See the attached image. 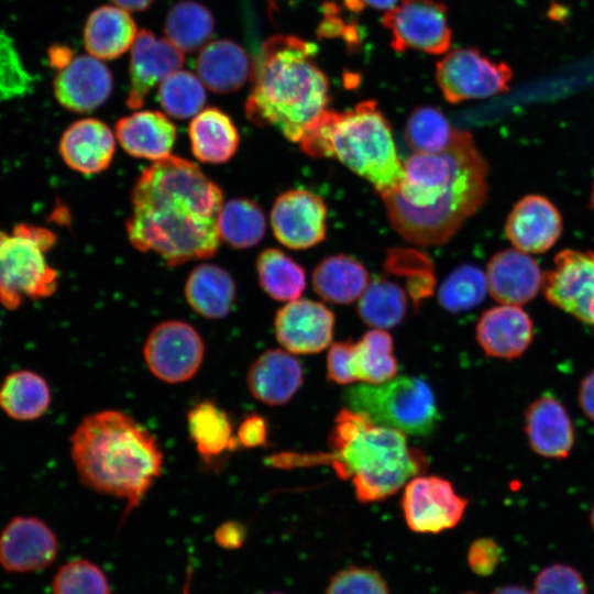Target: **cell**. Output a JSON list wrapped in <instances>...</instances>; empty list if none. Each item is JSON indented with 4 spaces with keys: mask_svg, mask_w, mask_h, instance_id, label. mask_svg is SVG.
Segmentation results:
<instances>
[{
    "mask_svg": "<svg viewBox=\"0 0 594 594\" xmlns=\"http://www.w3.org/2000/svg\"><path fill=\"white\" fill-rule=\"evenodd\" d=\"M113 79L110 69L91 55H77L64 69L56 72L53 91L65 109L86 113L96 110L110 97Z\"/></svg>",
    "mask_w": 594,
    "mask_h": 594,
    "instance_id": "obj_18",
    "label": "cell"
},
{
    "mask_svg": "<svg viewBox=\"0 0 594 594\" xmlns=\"http://www.w3.org/2000/svg\"><path fill=\"white\" fill-rule=\"evenodd\" d=\"M578 402L584 415L594 421V369L580 382Z\"/></svg>",
    "mask_w": 594,
    "mask_h": 594,
    "instance_id": "obj_50",
    "label": "cell"
},
{
    "mask_svg": "<svg viewBox=\"0 0 594 594\" xmlns=\"http://www.w3.org/2000/svg\"><path fill=\"white\" fill-rule=\"evenodd\" d=\"M184 52L167 38H157L148 30H141L131 48L130 85L125 105L141 108L150 91L184 65Z\"/></svg>",
    "mask_w": 594,
    "mask_h": 594,
    "instance_id": "obj_17",
    "label": "cell"
},
{
    "mask_svg": "<svg viewBox=\"0 0 594 594\" xmlns=\"http://www.w3.org/2000/svg\"><path fill=\"white\" fill-rule=\"evenodd\" d=\"M266 3H267V8L270 10V13L273 12V11H276V0H266Z\"/></svg>",
    "mask_w": 594,
    "mask_h": 594,
    "instance_id": "obj_55",
    "label": "cell"
},
{
    "mask_svg": "<svg viewBox=\"0 0 594 594\" xmlns=\"http://www.w3.org/2000/svg\"><path fill=\"white\" fill-rule=\"evenodd\" d=\"M590 206L594 210V184L592 186L591 196H590Z\"/></svg>",
    "mask_w": 594,
    "mask_h": 594,
    "instance_id": "obj_56",
    "label": "cell"
},
{
    "mask_svg": "<svg viewBox=\"0 0 594 594\" xmlns=\"http://www.w3.org/2000/svg\"><path fill=\"white\" fill-rule=\"evenodd\" d=\"M457 132L439 109L421 106L409 114L405 139L414 153H439L451 144Z\"/></svg>",
    "mask_w": 594,
    "mask_h": 594,
    "instance_id": "obj_38",
    "label": "cell"
},
{
    "mask_svg": "<svg viewBox=\"0 0 594 594\" xmlns=\"http://www.w3.org/2000/svg\"><path fill=\"white\" fill-rule=\"evenodd\" d=\"M59 154L65 164L81 174L103 172L112 162L116 139L102 121L85 118L72 123L63 133Z\"/></svg>",
    "mask_w": 594,
    "mask_h": 594,
    "instance_id": "obj_23",
    "label": "cell"
},
{
    "mask_svg": "<svg viewBox=\"0 0 594 594\" xmlns=\"http://www.w3.org/2000/svg\"><path fill=\"white\" fill-rule=\"evenodd\" d=\"M316 52L312 43L294 35H273L262 44L244 107L252 123L300 141L329 103V81L314 61Z\"/></svg>",
    "mask_w": 594,
    "mask_h": 594,
    "instance_id": "obj_4",
    "label": "cell"
},
{
    "mask_svg": "<svg viewBox=\"0 0 594 594\" xmlns=\"http://www.w3.org/2000/svg\"><path fill=\"white\" fill-rule=\"evenodd\" d=\"M532 594H587L582 574L572 565L554 563L535 578Z\"/></svg>",
    "mask_w": 594,
    "mask_h": 594,
    "instance_id": "obj_45",
    "label": "cell"
},
{
    "mask_svg": "<svg viewBox=\"0 0 594 594\" xmlns=\"http://www.w3.org/2000/svg\"><path fill=\"white\" fill-rule=\"evenodd\" d=\"M237 296V286L224 268L213 264L196 266L185 284L188 305L207 319H221L229 315Z\"/></svg>",
    "mask_w": 594,
    "mask_h": 594,
    "instance_id": "obj_29",
    "label": "cell"
},
{
    "mask_svg": "<svg viewBox=\"0 0 594 594\" xmlns=\"http://www.w3.org/2000/svg\"><path fill=\"white\" fill-rule=\"evenodd\" d=\"M52 594H110L103 571L86 559L63 564L52 580Z\"/></svg>",
    "mask_w": 594,
    "mask_h": 594,
    "instance_id": "obj_42",
    "label": "cell"
},
{
    "mask_svg": "<svg viewBox=\"0 0 594 594\" xmlns=\"http://www.w3.org/2000/svg\"><path fill=\"white\" fill-rule=\"evenodd\" d=\"M204 86L193 73L176 70L158 85L157 99L168 116L187 119L204 109L206 103Z\"/></svg>",
    "mask_w": 594,
    "mask_h": 594,
    "instance_id": "obj_40",
    "label": "cell"
},
{
    "mask_svg": "<svg viewBox=\"0 0 594 594\" xmlns=\"http://www.w3.org/2000/svg\"><path fill=\"white\" fill-rule=\"evenodd\" d=\"M56 243L48 229L19 223L11 233L0 230V304L18 309L24 299L52 296L58 285V273L46 261L45 253Z\"/></svg>",
    "mask_w": 594,
    "mask_h": 594,
    "instance_id": "obj_7",
    "label": "cell"
},
{
    "mask_svg": "<svg viewBox=\"0 0 594 594\" xmlns=\"http://www.w3.org/2000/svg\"><path fill=\"white\" fill-rule=\"evenodd\" d=\"M491 594H532L520 585L507 584L496 587Z\"/></svg>",
    "mask_w": 594,
    "mask_h": 594,
    "instance_id": "obj_54",
    "label": "cell"
},
{
    "mask_svg": "<svg viewBox=\"0 0 594 594\" xmlns=\"http://www.w3.org/2000/svg\"><path fill=\"white\" fill-rule=\"evenodd\" d=\"M590 522H591L592 529L594 531V503H593L591 514H590Z\"/></svg>",
    "mask_w": 594,
    "mask_h": 594,
    "instance_id": "obj_57",
    "label": "cell"
},
{
    "mask_svg": "<svg viewBox=\"0 0 594 594\" xmlns=\"http://www.w3.org/2000/svg\"><path fill=\"white\" fill-rule=\"evenodd\" d=\"M213 28L209 9L193 0L174 4L164 22L166 38L183 52L200 48L210 38Z\"/></svg>",
    "mask_w": 594,
    "mask_h": 594,
    "instance_id": "obj_36",
    "label": "cell"
},
{
    "mask_svg": "<svg viewBox=\"0 0 594 594\" xmlns=\"http://www.w3.org/2000/svg\"><path fill=\"white\" fill-rule=\"evenodd\" d=\"M75 56L74 51L64 44H54L47 50L48 65L56 72L68 66Z\"/></svg>",
    "mask_w": 594,
    "mask_h": 594,
    "instance_id": "obj_51",
    "label": "cell"
},
{
    "mask_svg": "<svg viewBox=\"0 0 594 594\" xmlns=\"http://www.w3.org/2000/svg\"><path fill=\"white\" fill-rule=\"evenodd\" d=\"M222 240L235 249L256 245L264 237L266 219L262 208L253 200L234 198L224 202L218 217Z\"/></svg>",
    "mask_w": 594,
    "mask_h": 594,
    "instance_id": "obj_37",
    "label": "cell"
},
{
    "mask_svg": "<svg viewBox=\"0 0 594 594\" xmlns=\"http://www.w3.org/2000/svg\"><path fill=\"white\" fill-rule=\"evenodd\" d=\"M562 217L544 196L526 195L510 210L505 233L513 246L528 254L548 251L562 233Z\"/></svg>",
    "mask_w": 594,
    "mask_h": 594,
    "instance_id": "obj_19",
    "label": "cell"
},
{
    "mask_svg": "<svg viewBox=\"0 0 594 594\" xmlns=\"http://www.w3.org/2000/svg\"><path fill=\"white\" fill-rule=\"evenodd\" d=\"M235 437L238 443L246 449H254L266 443L268 438V424L258 414H250L238 426Z\"/></svg>",
    "mask_w": 594,
    "mask_h": 594,
    "instance_id": "obj_48",
    "label": "cell"
},
{
    "mask_svg": "<svg viewBox=\"0 0 594 594\" xmlns=\"http://www.w3.org/2000/svg\"><path fill=\"white\" fill-rule=\"evenodd\" d=\"M491 296L504 305L521 306L542 289L544 273L528 253L506 249L494 254L486 267Z\"/></svg>",
    "mask_w": 594,
    "mask_h": 594,
    "instance_id": "obj_21",
    "label": "cell"
},
{
    "mask_svg": "<svg viewBox=\"0 0 594 594\" xmlns=\"http://www.w3.org/2000/svg\"><path fill=\"white\" fill-rule=\"evenodd\" d=\"M354 343L351 341L334 342L330 345L327 354V377L340 385L354 382L350 370V361Z\"/></svg>",
    "mask_w": 594,
    "mask_h": 594,
    "instance_id": "obj_47",
    "label": "cell"
},
{
    "mask_svg": "<svg viewBox=\"0 0 594 594\" xmlns=\"http://www.w3.org/2000/svg\"><path fill=\"white\" fill-rule=\"evenodd\" d=\"M337 474L351 479L356 499L374 503L394 495L426 466L405 433L375 424L362 413L342 408L329 437Z\"/></svg>",
    "mask_w": 594,
    "mask_h": 594,
    "instance_id": "obj_5",
    "label": "cell"
},
{
    "mask_svg": "<svg viewBox=\"0 0 594 594\" xmlns=\"http://www.w3.org/2000/svg\"><path fill=\"white\" fill-rule=\"evenodd\" d=\"M187 427L198 454L206 461L239 446L229 415L212 400H200L189 409Z\"/></svg>",
    "mask_w": 594,
    "mask_h": 594,
    "instance_id": "obj_31",
    "label": "cell"
},
{
    "mask_svg": "<svg viewBox=\"0 0 594 594\" xmlns=\"http://www.w3.org/2000/svg\"><path fill=\"white\" fill-rule=\"evenodd\" d=\"M488 292L485 273L475 265L463 264L452 271L438 290L439 304L450 312L479 306Z\"/></svg>",
    "mask_w": 594,
    "mask_h": 594,
    "instance_id": "obj_39",
    "label": "cell"
},
{
    "mask_svg": "<svg viewBox=\"0 0 594 594\" xmlns=\"http://www.w3.org/2000/svg\"><path fill=\"white\" fill-rule=\"evenodd\" d=\"M220 187L194 162L167 156L143 169L131 191L130 243L168 265L211 257L220 246Z\"/></svg>",
    "mask_w": 594,
    "mask_h": 594,
    "instance_id": "obj_1",
    "label": "cell"
},
{
    "mask_svg": "<svg viewBox=\"0 0 594 594\" xmlns=\"http://www.w3.org/2000/svg\"><path fill=\"white\" fill-rule=\"evenodd\" d=\"M542 290L554 307L594 328V251L565 249L544 273Z\"/></svg>",
    "mask_w": 594,
    "mask_h": 594,
    "instance_id": "obj_13",
    "label": "cell"
},
{
    "mask_svg": "<svg viewBox=\"0 0 594 594\" xmlns=\"http://www.w3.org/2000/svg\"><path fill=\"white\" fill-rule=\"evenodd\" d=\"M397 369L393 338L387 331L370 330L354 343L350 370L355 381L380 384L393 378Z\"/></svg>",
    "mask_w": 594,
    "mask_h": 594,
    "instance_id": "obj_33",
    "label": "cell"
},
{
    "mask_svg": "<svg viewBox=\"0 0 594 594\" xmlns=\"http://www.w3.org/2000/svg\"><path fill=\"white\" fill-rule=\"evenodd\" d=\"M263 594H285V593H282V592H270V593H263Z\"/></svg>",
    "mask_w": 594,
    "mask_h": 594,
    "instance_id": "obj_58",
    "label": "cell"
},
{
    "mask_svg": "<svg viewBox=\"0 0 594 594\" xmlns=\"http://www.w3.org/2000/svg\"><path fill=\"white\" fill-rule=\"evenodd\" d=\"M400 0H345L348 7L352 10H361L364 6L380 10H391L399 3Z\"/></svg>",
    "mask_w": 594,
    "mask_h": 594,
    "instance_id": "obj_52",
    "label": "cell"
},
{
    "mask_svg": "<svg viewBox=\"0 0 594 594\" xmlns=\"http://www.w3.org/2000/svg\"><path fill=\"white\" fill-rule=\"evenodd\" d=\"M33 78L20 59L12 38L0 32V100L23 97L31 91Z\"/></svg>",
    "mask_w": 594,
    "mask_h": 594,
    "instance_id": "obj_43",
    "label": "cell"
},
{
    "mask_svg": "<svg viewBox=\"0 0 594 594\" xmlns=\"http://www.w3.org/2000/svg\"><path fill=\"white\" fill-rule=\"evenodd\" d=\"M176 132L175 124L154 110L136 111L116 124V138L129 155L154 162L170 155Z\"/></svg>",
    "mask_w": 594,
    "mask_h": 594,
    "instance_id": "obj_25",
    "label": "cell"
},
{
    "mask_svg": "<svg viewBox=\"0 0 594 594\" xmlns=\"http://www.w3.org/2000/svg\"><path fill=\"white\" fill-rule=\"evenodd\" d=\"M343 399L348 408L375 424L403 433L426 437L438 422L439 411L430 386L416 376H398L380 384L349 387Z\"/></svg>",
    "mask_w": 594,
    "mask_h": 594,
    "instance_id": "obj_8",
    "label": "cell"
},
{
    "mask_svg": "<svg viewBox=\"0 0 594 594\" xmlns=\"http://www.w3.org/2000/svg\"><path fill=\"white\" fill-rule=\"evenodd\" d=\"M138 29L128 11L116 6H101L88 16L84 26V44L98 59H114L134 43Z\"/></svg>",
    "mask_w": 594,
    "mask_h": 594,
    "instance_id": "obj_27",
    "label": "cell"
},
{
    "mask_svg": "<svg viewBox=\"0 0 594 594\" xmlns=\"http://www.w3.org/2000/svg\"><path fill=\"white\" fill-rule=\"evenodd\" d=\"M463 594H476V593H473V592H466V593H463Z\"/></svg>",
    "mask_w": 594,
    "mask_h": 594,
    "instance_id": "obj_59",
    "label": "cell"
},
{
    "mask_svg": "<svg viewBox=\"0 0 594 594\" xmlns=\"http://www.w3.org/2000/svg\"><path fill=\"white\" fill-rule=\"evenodd\" d=\"M369 274L356 258L338 254L326 257L315 268V292L332 304H350L359 299L366 285Z\"/></svg>",
    "mask_w": 594,
    "mask_h": 594,
    "instance_id": "obj_32",
    "label": "cell"
},
{
    "mask_svg": "<svg viewBox=\"0 0 594 594\" xmlns=\"http://www.w3.org/2000/svg\"><path fill=\"white\" fill-rule=\"evenodd\" d=\"M395 51L446 53L451 44L447 8L432 0H400L383 16Z\"/></svg>",
    "mask_w": 594,
    "mask_h": 594,
    "instance_id": "obj_12",
    "label": "cell"
},
{
    "mask_svg": "<svg viewBox=\"0 0 594 594\" xmlns=\"http://www.w3.org/2000/svg\"><path fill=\"white\" fill-rule=\"evenodd\" d=\"M502 553L501 546L493 538H477L468 549V565L476 575L488 576L497 569Z\"/></svg>",
    "mask_w": 594,
    "mask_h": 594,
    "instance_id": "obj_46",
    "label": "cell"
},
{
    "mask_svg": "<svg viewBox=\"0 0 594 594\" xmlns=\"http://www.w3.org/2000/svg\"><path fill=\"white\" fill-rule=\"evenodd\" d=\"M304 382L302 366L293 353L272 349L263 352L251 364L246 386L258 402L270 406L288 403Z\"/></svg>",
    "mask_w": 594,
    "mask_h": 594,
    "instance_id": "obj_24",
    "label": "cell"
},
{
    "mask_svg": "<svg viewBox=\"0 0 594 594\" xmlns=\"http://www.w3.org/2000/svg\"><path fill=\"white\" fill-rule=\"evenodd\" d=\"M385 268L406 277L407 290L415 307L433 293L436 282L432 264L424 253L415 249H392Z\"/></svg>",
    "mask_w": 594,
    "mask_h": 594,
    "instance_id": "obj_41",
    "label": "cell"
},
{
    "mask_svg": "<svg viewBox=\"0 0 594 594\" xmlns=\"http://www.w3.org/2000/svg\"><path fill=\"white\" fill-rule=\"evenodd\" d=\"M298 144L311 157L337 158L378 195L397 187L404 176L389 123L374 100L344 112L327 109Z\"/></svg>",
    "mask_w": 594,
    "mask_h": 594,
    "instance_id": "obj_6",
    "label": "cell"
},
{
    "mask_svg": "<svg viewBox=\"0 0 594 594\" xmlns=\"http://www.w3.org/2000/svg\"><path fill=\"white\" fill-rule=\"evenodd\" d=\"M57 552L55 532L35 516H15L0 531V566L9 573L44 570L55 561Z\"/></svg>",
    "mask_w": 594,
    "mask_h": 594,
    "instance_id": "obj_14",
    "label": "cell"
},
{
    "mask_svg": "<svg viewBox=\"0 0 594 594\" xmlns=\"http://www.w3.org/2000/svg\"><path fill=\"white\" fill-rule=\"evenodd\" d=\"M487 173L471 133L458 130L444 151L409 156L399 185L380 196L406 241L441 245L485 202Z\"/></svg>",
    "mask_w": 594,
    "mask_h": 594,
    "instance_id": "obj_2",
    "label": "cell"
},
{
    "mask_svg": "<svg viewBox=\"0 0 594 594\" xmlns=\"http://www.w3.org/2000/svg\"><path fill=\"white\" fill-rule=\"evenodd\" d=\"M327 207L321 197L305 189L280 194L271 210L275 238L293 250L317 245L326 238Z\"/></svg>",
    "mask_w": 594,
    "mask_h": 594,
    "instance_id": "obj_15",
    "label": "cell"
},
{
    "mask_svg": "<svg viewBox=\"0 0 594 594\" xmlns=\"http://www.w3.org/2000/svg\"><path fill=\"white\" fill-rule=\"evenodd\" d=\"M334 315L323 304L295 299L275 316V336L284 350L293 354H314L326 349L332 339Z\"/></svg>",
    "mask_w": 594,
    "mask_h": 594,
    "instance_id": "obj_16",
    "label": "cell"
},
{
    "mask_svg": "<svg viewBox=\"0 0 594 594\" xmlns=\"http://www.w3.org/2000/svg\"><path fill=\"white\" fill-rule=\"evenodd\" d=\"M324 594H389V587L376 569L350 565L330 578Z\"/></svg>",
    "mask_w": 594,
    "mask_h": 594,
    "instance_id": "obj_44",
    "label": "cell"
},
{
    "mask_svg": "<svg viewBox=\"0 0 594 594\" xmlns=\"http://www.w3.org/2000/svg\"><path fill=\"white\" fill-rule=\"evenodd\" d=\"M52 393L47 381L31 370H16L0 383V409L16 421H33L50 408Z\"/></svg>",
    "mask_w": 594,
    "mask_h": 594,
    "instance_id": "obj_30",
    "label": "cell"
},
{
    "mask_svg": "<svg viewBox=\"0 0 594 594\" xmlns=\"http://www.w3.org/2000/svg\"><path fill=\"white\" fill-rule=\"evenodd\" d=\"M143 355L147 369L156 378L168 384H179L189 381L199 371L205 356V343L191 324L166 320L150 332Z\"/></svg>",
    "mask_w": 594,
    "mask_h": 594,
    "instance_id": "obj_10",
    "label": "cell"
},
{
    "mask_svg": "<svg viewBox=\"0 0 594 594\" xmlns=\"http://www.w3.org/2000/svg\"><path fill=\"white\" fill-rule=\"evenodd\" d=\"M81 484L136 508L161 475L164 455L155 437L131 416L114 409L86 416L69 438Z\"/></svg>",
    "mask_w": 594,
    "mask_h": 594,
    "instance_id": "obj_3",
    "label": "cell"
},
{
    "mask_svg": "<svg viewBox=\"0 0 594 594\" xmlns=\"http://www.w3.org/2000/svg\"><path fill=\"white\" fill-rule=\"evenodd\" d=\"M116 7L128 12H140L146 10L154 0H111Z\"/></svg>",
    "mask_w": 594,
    "mask_h": 594,
    "instance_id": "obj_53",
    "label": "cell"
},
{
    "mask_svg": "<svg viewBox=\"0 0 594 594\" xmlns=\"http://www.w3.org/2000/svg\"><path fill=\"white\" fill-rule=\"evenodd\" d=\"M512 78L506 63L492 61L473 47L453 50L436 66L437 84L451 103L503 94Z\"/></svg>",
    "mask_w": 594,
    "mask_h": 594,
    "instance_id": "obj_9",
    "label": "cell"
},
{
    "mask_svg": "<svg viewBox=\"0 0 594 594\" xmlns=\"http://www.w3.org/2000/svg\"><path fill=\"white\" fill-rule=\"evenodd\" d=\"M188 135L194 156L202 163H226L233 157L240 144L235 124L216 107L205 108L193 118Z\"/></svg>",
    "mask_w": 594,
    "mask_h": 594,
    "instance_id": "obj_28",
    "label": "cell"
},
{
    "mask_svg": "<svg viewBox=\"0 0 594 594\" xmlns=\"http://www.w3.org/2000/svg\"><path fill=\"white\" fill-rule=\"evenodd\" d=\"M468 504L451 482L436 475L410 479L402 497L406 525L417 534H439L454 528L463 518Z\"/></svg>",
    "mask_w": 594,
    "mask_h": 594,
    "instance_id": "obj_11",
    "label": "cell"
},
{
    "mask_svg": "<svg viewBox=\"0 0 594 594\" xmlns=\"http://www.w3.org/2000/svg\"><path fill=\"white\" fill-rule=\"evenodd\" d=\"M195 66L202 84L218 94L240 89L251 78L253 69L245 50L231 40H218L205 45Z\"/></svg>",
    "mask_w": 594,
    "mask_h": 594,
    "instance_id": "obj_26",
    "label": "cell"
},
{
    "mask_svg": "<svg viewBox=\"0 0 594 594\" xmlns=\"http://www.w3.org/2000/svg\"><path fill=\"white\" fill-rule=\"evenodd\" d=\"M524 431L530 449L547 459L568 458L575 441L570 415L564 405L550 394L541 395L526 408Z\"/></svg>",
    "mask_w": 594,
    "mask_h": 594,
    "instance_id": "obj_20",
    "label": "cell"
},
{
    "mask_svg": "<svg viewBox=\"0 0 594 594\" xmlns=\"http://www.w3.org/2000/svg\"><path fill=\"white\" fill-rule=\"evenodd\" d=\"M407 311V297L396 283L376 278L369 282L359 297L358 314L375 329H391L402 322Z\"/></svg>",
    "mask_w": 594,
    "mask_h": 594,
    "instance_id": "obj_35",
    "label": "cell"
},
{
    "mask_svg": "<svg viewBox=\"0 0 594 594\" xmlns=\"http://www.w3.org/2000/svg\"><path fill=\"white\" fill-rule=\"evenodd\" d=\"M246 538L245 527L233 520L222 522L215 531L216 542L224 549L240 548Z\"/></svg>",
    "mask_w": 594,
    "mask_h": 594,
    "instance_id": "obj_49",
    "label": "cell"
},
{
    "mask_svg": "<svg viewBox=\"0 0 594 594\" xmlns=\"http://www.w3.org/2000/svg\"><path fill=\"white\" fill-rule=\"evenodd\" d=\"M256 273L261 288L275 300L298 299L306 287L305 270L278 249L270 248L260 253Z\"/></svg>",
    "mask_w": 594,
    "mask_h": 594,
    "instance_id": "obj_34",
    "label": "cell"
},
{
    "mask_svg": "<svg viewBox=\"0 0 594 594\" xmlns=\"http://www.w3.org/2000/svg\"><path fill=\"white\" fill-rule=\"evenodd\" d=\"M475 337L486 355L513 360L521 356L530 346L534 323L520 306L501 304L482 314Z\"/></svg>",
    "mask_w": 594,
    "mask_h": 594,
    "instance_id": "obj_22",
    "label": "cell"
}]
</instances>
